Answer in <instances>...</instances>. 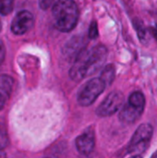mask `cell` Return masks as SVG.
<instances>
[{"label":"cell","mask_w":157,"mask_h":158,"mask_svg":"<svg viewBox=\"0 0 157 158\" xmlns=\"http://www.w3.org/2000/svg\"><path fill=\"white\" fill-rule=\"evenodd\" d=\"M107 56V49L105 45L99 44L91 49H82L76 56L69 70L70 78L80 81L89 75L96 72L105 63Z\"/></svg>","instance_id":"1"},{"label":"cell","mask_w":157,"mask_h":158,"mask_svg":"<svg viewBox=\"0 0 157 158\" xmlns=\"http://www.w3.org/2000/svg\"><path fill=\"white\" fill-rule=\"evenodd\" d=\"M52 14L55 27L62 32L72 31L79 19V8L76 3L70 0L55 2Z\"/></svg>","instance_id":"2"},{"label":"cell","mask_w":157,"mask_h":158,"mask_svg":"<svg viewBox=\"0 0 157 158\" xmlns=\"http://www.w3.org/2000/svg\"><path fill=\"white\" fill-rule=\"evenodd\" d=\"M145 107V97L142 92H133L119 113V120L124 124H133L143 115Z\"/></svg>","instance_id":"3"},{"label":"cell","mask_w":157,"mask_h":158,"mask_svg":"<svg viewBox=\"0 0 157 158\" xmlns=\"http://www.w3.org/2000/svg\"><path fill=\"white\" fill-rule=\"evenodd\" d=\"M154 129L151 124H141L130 141V143L127 147L128 153L135 154L134 156H140L141 154L144 153L150 145Z\"/></svg>","instance_id":"4"},{"label":"cell","mask_w":157,"mask_h":158,"mask_svg":"<svg viewBox=\"0 0 157 158\" xmlns=\"http://www.w3.org/2000/svg\"><path fill=\"white\" fill-rule=\"evenodd\" d=\"M105 84L100 78H93L87 81L78 94V103L82 106H91L105 91Z\"/></svg>","instance_id":"5"},{"label":"cell","mask_w":157,"mask_h":158,"mask_svg":"<svg viewBox=\"0 0 157 158\" xmlns=\"http://www.w3.org/2000/svg\"><path fill=\"white\" fill-rule=\"evenodd\" d=\"M124 94L119 91L111 92L96 109L99 117H109L118 112L124 104Z\"/></svg>","instance_id":"6"},{"label":"cell","mask_w":157,"mask_h":158,"mask_svg":"<svg viewBox=\"0 0 157 158\" xmlns=\"http://www.w3.org/2000/svg\"><path fill=\"white\" fill-rule=\"evenodd\" d=\"M33 24V15L28 10H21L13 19L11 23V31L14 34L22 35L29 31L32 28Z\"/></svg>","instance_id":"7"},{"label":"cell","mask_w":157,"mask_h":158,"mask_svg":"<svg viewBox=\"0 0 157 158\" xmlns=\"http://www.w3.org/2000/svg\"><path fill=\"white\" fill-rule=\"evenodd\" d=\"M75 143L78 151L81 155H90L95 146V134L93 129L92 127L86 129L80 136L77 137Z\"/></svg>","instance_id":"8"},{"label":"cell","mask_w":157,"mask_h":158,"mask_svg":"<svg viewBox=\"0 0 157 158\" xmlns=\"http://www.w3.org/2000/svg\"><path fill=\"white\" fill-rule=\"evenodd\" d=\"M14 85V80L7 75H0V111L9 98Z\"/></svg>","instance_id":"9"},{"label":"cell","mask_w":157,"mask_h":158,"mask_svg":"<svg viewBox=\"0 0 157 158\" xmlns=\"http://www.w3.org/2000/svg\"><path fill=\"white\" fill-rule=\"evenodd\" d=\"M115 77H116V69L114 65H111V64L105 67V69H103L100 75V79L104 81V83L105 84V87L112 84V82L115 80Z\"/></svg>","instance_id":"10"},{"label":"cell","mask_w":157,"mask_h":158,"mask_svg":"<svg viewBox=\"0 0 157 158\" xmlns=\"http://www.w3.org/2000/svg\"><path fill=\"white\" fill-rule=\"evenodd\" d=\"M133 25H134V28L136 29V31H137V34L140 38V40L142 42H143L144 40H146V29L143 23L142 20H140L139 19H135L133 20Z\"/></svg>","instance_id":"11"},{"label":"cell","mask_w":157,"mask_h":158,"mask_svg":"<svg viewBox=\"0 0 157 158\" xmlns=\"http://www.w3.org/2000/svg\"><path fill=\"white\" fill-rule=\"evenodd\" d=\"M14 2L11 0H3L0 1V14L3 16H6L13 9Z\"/></svg>","instance_id":"12"},{"label":"cell","mask_w":157,"mask_h":158,"mask_svg":"<svg viewBox=\"0 0 157 158\" xmlns=\"http://www.w3.org/2000/svg\"><path fill=\"white\" fill-rule=\"evenodd\" d=\"M8 145V135L6 129L0 123V149L4 150Z\"/></svg>","instance_id":"13"},{"label":"cell","mask_w":157,"mask_h":158,"mask_svg":"<svg viewBox=\"0 0 157 158\" xmlns=\"http://www.w3.org/2000/svg\"><path fill=\"white\" fill-rule=\"evenodd\" d=\"M98 34H99V32H98L97 23L95 21H93L89 28V37L91 39H95V38H97Z\"/></svg>","instance_id":"14"},{"label":"cell","mask_w":157,"mask_h":158,"mask_svg":"<svg viewBox=\"0 0 157 158\" xmlns=\"http://www.w3.org/2000/svg\"><path fill=\"white\" fill-rule=\"evenodd\" d=\"M54 4H55V2H53L51 0H44V1H40L39 2V5H40L41 8H43V9H47L48 7H50Z\"/></svg>","instance_id":"15"},{"label":"cell","mask_w":157,"mask_h":158,"mask_svg":"<svg viewBox=\"0 0 157 158\" xmlns=\"http://www.w3.org/2000/svg\"><path fill=\"white\" fill-rule=\"evenodd\" d=\"M4 58H5V49H4L3 45L0 44V63L3 62Z\"/></svg>","instance_id":"16"},{"label":"cell","mask_w":157,"mask_h":158,"mask_svg":"<svg viewBox=\"0 0 157 158\" xmlns=\"http://www.w3.org/2000/svg\"><path fill=\"white\" fill-rule=\"evenodd\" d=\"M0 158H6V155L5 151L1 150V149H0Z\"/></svg>","instance_id":"17"},{"label":"cell","mask_w":157,"mask_h":158,"mask_svg":"<svg viewBox=\"0 0 157 158\" xmlns=\"http://www.w3.org/2000/svg\"><path fill=\"white\" fill-rule=\"evenodd\" d=\"M151 32L154 34L155 38L157 40V29H151Z\"/></svg>","instance_id":"18"},{"label":"cell","mask_w":157,"mask_h":158,"mask_svg":"<svg viewBox=\"0 0 157 158\" xmlns=\"http://www.w3.org/2000/svg\"><path fill=\"white\" fill-rule=\"evenodd\" d=\"M130 158H143L141 156H130Z\"/></svg>","instance_id":"19"},{"label":"cell","mask_w":157,"mask_h":158,"mask_svg":"<svg viewBox=\"0 0 157 158\" xmlns=\"http://www.w3.org/2000/svg\"><path fill=\"white\" fill-rule=\"evenodd\" d=\"M152 158H157V151L155 153V154H154V156H152Z\"/></svg>","instance_id":"20"},{"label":"cell","mask_w":157,"mask_h":158,"mask_svg":"<svg viewBox=\"0 0 157 158\" xmlns=\"http://www.w3.org/2000/svg\"><path fill=\"white\" fill-rule=\"evenodd\" d=\"M0 31H1V24H0Z\"/></svg>","instance_id":"21"}]
</instances>
